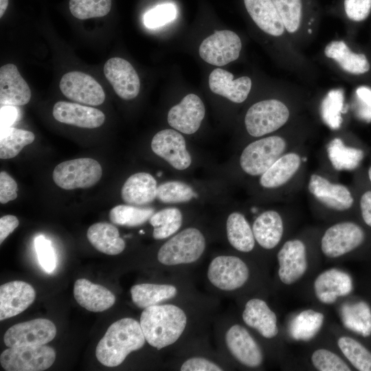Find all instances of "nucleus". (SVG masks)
<instances>
[{"label":"nucleus","mask_w":371,"mask_h":371,"mask_svg":"<svg viewBox=\"0 0 371 371\" xmlns=\"http://www.w3.org/2000/svg\"><path fill=\"white\" fill-rule=\"evenodd\" d=\"M177 15V9L172 3H163L148 11L144 18L146 27L157 28L173 21Z\"/></svg>","instance_id":"46"},{"label":"nucleus","mask_w":371,"mask_h":371,"mask_svg":"<svg viewBox=\"0 0 371 371\" xmlns=\"http://www.w3.org/2000/svg\"><path fill=\"white\" fill-rule=\"evenodd\" d=\"M155 179L149 173L137 172L129 177L124 183L121 194L124 202L133 205H144L157 197Z\"/></svg>","instance_id":"26"},{"label":"nucleus","mask_w":371,"mask_h":371,"mask_svg":"<svg viewBox=\"0 0 371 371\" xmlns=\"http://www.w3.org/2000/svg\"><path fill=\"white\" fill-rule=\"evenodd\" d=\"M19 221L14 215H5L0 218V243L18 227Z\"/></svg>","instance_id":"52"},{"label":"nucleus","mask_w":371,"mask_h":371,"mask_svg":"<svg viewBox=\"0 0 371 371\" xmlns=\"http://www.w3.org/2000/svg\"><path fill=\"white\" fill-rule=\"evenodd\" d=\"M181 371H222L223 368L201 357H193L186 359L180 367Z\"/></svg>","instance_id":"49"},{"label":"nucleus","mask_w":371,"mask_h":371,"mask_svg":"<svg viewBox=\"0 0 371 371\" xmlns=\"http://www.w3.org/2000/svg\"><path fill=\"white\" fill-rule=\"evenodd\" d=\"M211 91L235 103L244 102L251 88V80L247 76L234 79L233 74L225 69H214L209 76Z\"/></svg>","instance_id":"23"},{"label":"nucleus","mask_w":371,"mask_h":371,"mask_svg":"<svg viewBox=\"0 0 371 371\" xmlns=\"http://www.w3.org/2000/svg\"><path fill=\"white\" fill-rule=\"evenodd\" d=\"M300 157L294 153L282 155L260 177V183L265 188H276L286 183L298 170Z\"/></svg>","instance_id":"32"},{"label":"nucleus","mask_w":371,"mask_h":371,"mask_svg":"<svg viewBox=\"0 0 371 371\" xmlns=\"http://www.w3.org/2000/svg\"><path fill=\"white\" fill-rule=\"evenodd\" d=\"M100 164L91 158H78L58 164L52 174L53 180L65 190L87 188L94 186L102 177Z\"/></svg>","instance_id":"5"},{"label":"nucleus","mask_w":371,"mask_h":371,"mask_svg":"<svg viewBox=\"0 0 371 371\" xmlns=\"http://www.w3.org/2000/svg\"><path fill=\"white\" fill-rule=\"evenodd\" d=\"M326 57L334 60L345 71L352 74H362L370 70V63L363 54L352 52L342 41L329 43L324 49Z\"/></svg>","instance_id":"30"},{"label":"nucleus","mask_w":371,"mask_h":371,"mask_svg":"<svg viewBox=\"0 0 371 371\" xmlns=\"http://www.w3.org/2000/svg\"><path fill=\"white\" fill-rule=\"evenodd\" d=\"M313 366L319 371H350L348 364L337 354L330 350L320 348L311 356Z\"/></svg>","instance_id":"44"},{"label":"nucleus","mask_w":371,"mask_h":371,"mask_svg":"<svg viewBox=\"0 0 371 371\" xmlns=\"http://www.w3.org/2000/svg\"><path fill=\"white\" fill-rule=\"evenodd\" d=\"M278 276L285 284L298 281L308 267L306 246L298 239L286 241L278 253Z\"/></svg>","instance_id":"16"},{"label":"nucleus","mask_w":371,"mask_h":371,"mask_svg":"<svg viewBox=\"0 0 371 371\" xmlns=\"http://www.w3.org/2000/svg\"><path fill=\"white\" fill-rule=\"evenodd\" d=\"M31 98L30 89L14 64L0 69V103L1 105L21 106Z\"/></svg>","instance_id":"22"},{"label":"nucleus","mask_w":371,"mask_h":371,"mask_svg":"<svg viewBox=\"0 0 371 371\" xmlns=\"http://www.w3.org/2000/svg\"><path fill=\"white\" fill-rule=\"evenodd\" d=\"M322 313L307 309L297 315L289 324L291 337L297 341H308L319 333L324 323Z\"/></svg>","instance_id":"35"},{"label":"nucleus","mask_w":371,"mask_h":371,"mask_svg":"<svg viewBox=\"0 0 371 371\" xmlns=\"http://www.w3.org/2000/svg\"><path fill=\"white\" fill-rule=\"evenodd\" d=\"M36 298L32 285L14 280L0 286V320L19 315L28 308Z\"/></svg>","instance_id":"18"},{"label":"nucleus","mask_w":371,"mask_h":371,"mask_svg":"<svg viewBox=\"0 0 371 371\" xmlns=\"http://www.w3.org/2000/svg\"><path fill=\"white\" fill-rule=\"evenodd\" d=\"M196 196L192 187L182 181H170L157 187V198L166 203L187 202Z\"/></svg>","instance_id":"41"},{"label":"nucleus","mask_w":371,"mask_h":371,"mask_svg":"<svg viewBox=\"0 0 371 371\" xmlns=\"http://www.w3.org/2000/svg\"><path fill=\"white\" fill-rule=\"evenodd\" d=\"M205 247V238L201 232L195 227H188L166 241L157 257L166 266L191 264L201 257Z\"/></svg>","instance_id":"3"},{"label":"nucleus","mask_w":371,"mask_h":371,"mask_svg":"<svg viewBox=\"0 0 371 371\" xmlns=\"http://www.w3.org/2000/svg\"><path fill=\"white\" fill-rule=\"evenodd\" d=\"M15 106H1V130L10 127L18 117V110Z\"/></svg>","instance_id":"53"},{"label":"nucleus","mask_w":371,"mask_h":371,"mask_svg":"<svg viewBox=\"0 0 371 371\" xmlns=\"http://www.w3.org/2000/svg\"><path fill=\"white\" fill-rule=\"evenodd\" d=\"M140 325L149 345L161 350L175 344L184 333L187 315L173 304H159L144 308Z\"/></svg>","instance_id":"1"},{"label":"nucleus","mask_w":371,"mask_h":371,"mask_svg":"<svg viewBox=\"0 0 371 371\" xmlns=\"http://www.w3.org/2000/svg\"><path fill=\"white\" fill-rule=\"evenodd\" d=\"M38 262L45 271L52 273L56 267V256L52 243L44 236H38L34 240Z\"/></svg>","instance_id":"47"},{"label":"nucleus","mask_w":371,"mask_h":371,"mask_svg":"<svg viewBox=\"0 0 371 371\" xmlns=\"http://www.w3.org/2000/svg\"><path fill=\"white\" fill-rule=\"evenodd\" d=\"M252 231L260 246L265 249H271L278 245L282 237V219L274 210L264 212L254 221Z\"/></svg>","instance_id":"28"},{"label":"nucleus","mask_w":371,"mask_h":371,"mask_svg":"<svg viewBox=\"0 0 371 371\" xmlns=\"http://www.w3.org/2000/svg\"><path fill=\"white\" fill-rule=\"evenodd\" d=\"M17 183L5 171L0 172V202L2 204L17 197Z\"/></svg>","instance_id":"50"},{"label":"nucleus","mask_w":371,"mask_h":371,"mask_svg":"<svg viewBox=\"0 0 371 371\" xmlns=\"http://www.w3.org/2000/svg\"><path fill=\"white\" fill-rule=\"evenodd\" d=\"M87 237L98 251L107 255H117L125 248V242L117 228L109 223L93 224L87 230Z\"/></svg>","instance_id":"29"},{"label":"nucleus","mask_w":371,"mask_h":371,"mask_svg":"<svg viewBox=\"0 0 371 371\" xmlns=\"http://www.w3.org/2000/svg\"><path fill=\"white\" fill-rule=\"evenodd\" d=\"M288 107L276 99L262 100L254 104L247 111L245 124L248 133L260 137L282 127L289 118Z\"/></svg>","instance_id":"4"},{"label":"nucleus","mask_w":371,"mask_h":371,"mask_svg":"<svg viewBox=\"0 0 371 371\" xmlns=\"http://www.w3.org/2000/svg\"><path fill=\"white\" fill-rule=\"evenodd\" d=\"M56 335V327L47 319L38 318L16 324L4 334L3 341L8 348L45 345Z\"/></svg>","instance_id":"10"},{"label":"nucleus","mask_w":371,"mask_h":371,"mask_svg":"<svg viewBox=\"0 0 371 371\" xmlns=\"http://www.w3.org/2000/svg\"><path fill=\"white\" fill-rule=\"evenodd\" d=\"M59 87L67 98L79 103L98 106L105 100V93L101 85L93 77L80 71H70L64 74Z\"/></svg>","instance_id":"12"},{"label":"nucleus","mask_w":371,"mask_h":371,"mask_svg":"<svg viewBox=\"0 0 371 371\" xmlns=\"http://www.w3.org/2000/svg\"><path fill=\"white\" fill-rule=\"evenodd\" d=\"M272 1L284 25V29L289 33L297 32L300 27L302 16V1Z\"/></svg>","instance_id":"43"},{"label":"nucleus","mask_w":371,"mask_h":371,"mask_svg":"<svg viewBox=\"0 0 371 371\" xmlns=\"http://www.w3.org/2000/svg\"><path fill=\"white\" fill-rule=\"evenodd\" d=\"M225 341L230 354L242 365L257 368L262 364V349L244 326L237 324L231 326L225 333Z\"/></svg>","instance_id":"14"},{"label":"nucleus","mask_w":371,"mask_h":371,"mask_svg":"<svg viewBox=\"0 0 371 371\" xmlns=\"http://www.w3.org/2000/svg\"><path fill=\"white\" fill-rule=\"evenodd\" d=\"M249 14L265 33L280 36L284 31V25L272 0H244Z\"/></svg>","instance_id":"27"},{"label":"nucleus","mask_w":371,"mask_h":371,"mask_svg":"<svg viewBox=\"0 0 371 371\" xmlns=\"http://www.w3.org/2000/svg\"><path fill=\"white\" fill-rule=\"evenodd\" d=\"M55 350L47 346L12 347L3 350L0 363L6 371H42L52 366Z\"/></svg>","instance_id":"7"},{"label":"nucleus","mask_w":371,"mask_h":371,"mask_svg":"<svg viewBox=\"0 0 371 371\" xmlns=\"http://www.w3.org/2000/svg\"><path fill=\"white\" fill-rule=\"evenodd\" d=\"M34 134L29 131L8 127L1 130L0 158L11 159L16 157L25 146L32 144Z\"/></svg>","instance_id":"38"},{"label":"nucleus","mask_w":371,"mask_h":371,"mask_svg":"<svg viewBox=\"0 0 371 371\" xmlns=\"http://www.w3.org/2000/svg\"><path fill=\"white\" fill-rule=\"evenodd\" d=\"M243 320L266 339H272L278 333L277 317L267 302L260 298L248 300L242 313Z\"/></svg>","instance_id":"24"},{"label":"nucleus","mask_w":371,"mask_h":371,"mask_svg":"<svg viewBox=\"0 0 371 371\" xmlns=\"http://www.w3.org/2000/svg\"><path fill=\"white\" fill-rule=\"evenodd\" d=\"M344 10L349 19L362 21L370 14L371 0H344Z\"/></svg>","instance_id":"48"},{"label":"nucleus","mask_w":371,"mask_h":371,"mask_svg":"<svg viewBox=\"0 0 371 371\" xmlns=\"http://www.w3.org/2000/svg\"><path fill=\"white\" fill-rule=\"evenodd\" d=\"M227 237L229 244L241 252H249L255 246L252 229L245 216L239 212H232L226 222Z\"/></svg>","instance_id":"33"},{"label":"nucleus","mask_w":371,"mask_h":371,"mask_svg":"<svg viewBox=\"0 0 371 371\" xmlns=\"http://www.w3.org/2000/svg\"><path fill=\"white\" fill-rule=\"evenodd\" d=\"M343 96L338 91H331L322 103V115L324 121L333 128H337L341 122L340 116Z\"/></svg>","instance_id":"45"},{"label":"nucleus","mask_w":371,"mask_h":371,"mask_svg":"<svg viewBox=\"0 0 371 371\" xmlns=\"http://www.w3.org/2000/svg\"><path fill=\"white\" fill-rule=\"evenodd\" d=\"M317 300L324 304H333L339 297L348 295L352 290V278L347 273L330 269L321 273L313 284Z\"/></svg>","instance_id":"21"},{"label":"nucleus","mask_w":371,"mask_h":371,"mask_svg":"<svg viewBox=\"0 0 371 371\" xmlns=\"http://www.w3.org/2000/svg\"><path fill=\"white\" fill-rule=\"evenodd\" d=\"M368 176H369V179L371 181V166L370 168H369V170H368Z\"/></svg>","instance_id":"56"},{"label":"nucleus","mask_w":371,"mask_h":371,"mask_svg":"<svg viewBox=\"0 0 371 371\" xmlns=\"http://www.w3.org/2000/svg\"><path fill=\"white\" fill-rule=\"evenodd\" d=\"M344 355L358 370L371 371V352L355 339L343 336L337 341Z\"/></svg>","instance_id":"40"},{"label":"nucleus","mask_w":371,"mask_h":371,"mask_svg":"<svg viewBox=\"0 0 371 371\" xmlns=\"http://www.w3.org/2000/svg\"><path fill=\"white\" fill-rule=\"evenodd\" d=\"M360 207L364 222L371 227V191H367L361 196Z\"/></svg>","instance_id":"54"},{"label":"nucleus","mask_w":371,"mask_h":371,"mask_svg":"<svg viewBox=\"0 0 371 371\" xmlns=\"http://www.w3.org/2000/svg\"><path fill=\"white\" fill-rule=\"evenodd\" d=\"M69 8L78 19L101 17L109 12L111 0H69Z\"/></svg>","instance_id":"42"},{"label":"nucleus","mask_w":371,"mask_h":371,"mask_svg":"<svg viewBox=\"0 0 371 371\" xmlns=\"http://www.w3.org/2000/svg\"><path fill=\"white\" fill-rule=\"evenodd\" d=\"M308 188L319 202L330 209L344 211L353 204L352 196L345 186L333 183L320 175L311 176Z\"/></svg>","instance_id":"19"},{"label":"nucleus","mask_w":371,"mask_h":371,"mask_svg":"<svg viewBox=\"0 0 371 371\" xmlns=\"http://www.w3.org/2000/svg\"><path fill=\"white\" fill-rule=\"evenodd\" d=\"M205 113V106L201 98L195 94L190 93L180 103L170 109L168 122L174 129L191 135L199 128Z\"/></svg>","instance_id":"17"},{"label":"nucleus","mask_w":371,"mask_h":371,"mask_svg":"<svg viewBox=\"0 0 371 371\" xmlns=\"http://www.w3.org/2000/svg\"><path fill=\"white\" fill-rule=\"evenodd\" d=\"M8 5V0H0V17H2Z\"/></svg>","instance_id":"55"},{"label":"nucleus","mask_w":371,"mask_h":371,"mask_svg":"<svg viewBox=\"0 0 371 371\" xmlns=\"http://www.w3.org/2000/svg\"><path fill=\"white\" fill-rule=\"evenodd\" d=\"M286 146V141L280 136H269L254 141L243 150L240 165L249 175H262L282 155Z\"/></svg>","instance_id":"6"},{"label":"nucleus","mask_w":371,"mask_h":371,"mask_svg":"<svg viewBox=\"0 0 371 371\" xmlns=\"http://www.w3.org/2000/svg\"><path fill=\"white\" fill-rule=\"evenodd\" d=\"M52 113L60 122L87 128L99 127L105 120L104 114L98 109L64 101L54 104Z\"/></svg>","instance_id":"20"},{"label":"nucleus","mask_w":371,"mask_h":371,"mask_svg":"<svg viewBox=\"0 0 371 371\" xmlns=\"http://www.w3.org/2000/svg\"><path fill=\"white\" fill-rule=\"evenodd\" d=\"M130 292L134 304L145 308L175 297L178 290L170 284L142 283L133 285Z\"/></svg>","instance_id":"31"},{"label":"nucleus","mask_w":371,"mask_h":371,"mask_svg":"<svg viewBox=\"0 0 371 371\" xmlns=\"http://www.w3.org/2000/svg\"><path fill=\"white\" fill-rule=\"evenodd\" d=\"M359 103V115L366 121H371V89L360 87L356 91Z\"/></svg>","instance_id":"51"},{"label":"nucleus","mask_w":371,"mask_h":371,"mask_svg":"<svg viewBox=\"0 0 371 371\" xmlns=\"http://www.w3.org/2000/svg\"><path fill=\"white\" fill-rule=\"evenodd\" d=\"M151 148L177 170H185L192 163L184 137L174 129H164L157 133L153 137Z\"/></svg>","instance_id":"13"},{"label":"nucleus","mask_w":371,"mask_h":371,"mask_svg":"<svg viewBox=\"0 0 371 371\" xmlns=\"http://www.w3.org/2000/svg\"><path fill=\"white\" fill-rule=\"evenodd\" d=\"M74 295L81 306L91 312L106 311L115 302V297L111 291L85 278H80L75 282Z\"/></svg>","instance_id":"25"},{"label":"nucleus","mask_w":371,"mask_h":371,"mask_svg":"<svg viewBox=\"0 0 371 371\" xmlns=\"http://www.w3.org/2000/svg\"><path fill=\"white\" fill-rule=\"evenodd\" d=\"M182 222V214L176 207L163 209L154 213L149 219L153 227V236L156 240L165 239L176 234Z\"/></svg>","instance_id":"36"},{"label":"nucleus","mask_w":371,"mask_h":371,"mask_svg":"<svg viewBox=\"0 0 371 371\" xmlns=\"http://www.w3.org/2000/svg\"><path fill=\"white\" fill-rule=\"evenodd\" d=\"M104 74L121 98L131 100L138 95L139 78L132 65L126 60L119 57L109 59L104 64Z\"/></svg>","instance_id":"15"},{"label":"nucleus","mask_w":371,"mask_h":371,"mask_svg":"<svg viewBox=\"0 0 371 371\" xmlns=\"http://www.w3.org/2000/svg\"><path fill=\"white\" fill-rule=\"evenodd\" d=\"M140 323L131 317L113 323L98 342L95 356L106 367L120 365L133 351L141 349L146 343Z\"/></svg>","instance_id":"2"},{"label":"nucleus","mask_w":371,"mask_h":371,"mask_svg":"<svg viewBox=\"0 0 371 371\" xmlns=\"http://www.w3.org/2000/svg\"><path fill=\"white\" fill-rule=\"evenodd\" d=\"M327 152L333 166L337 170H354L363 156L361 150L345 146L339 138H335L329 143Z\"/></svg>","instance_id":"37"},{"label":"nucleus","mask_w":371,"mask_h":371,"mask_svg":"<svg viewBox=\"0 0 371 371\" xmlns=\"http://www.w3.org/2000/svg\"><path fill=\"white\" fill-rule=\"evenodd\" d=\"M242 43L239 36L230 30L216 31L205 38L199 47V55L206 63L223 66L236 60Z\"/></svg>","instance_id":"9"},{"label":"nucleus","mask_w":371,"mask_h":371,"mask_svg":"<svg viewBox=\"0 0 371 371\" xmlns=\"http://www.w3.org/2000/svg\"><path fill=\"white\" fill-rule=\"evenodd\" d=\"M207 277L216 288L225 291H235L248 280L249 269L247 264L234 256H218L209 264Z\"/></svg>","instance_id":"8"},{"label":"nucleus","mask_w":371,"mask_h":371,"mask_svg":"<svg viewBox=\"0 0 371 371\" xmlns=\"http://www.w3.org/2000/svg\"><path fill=\"white\" fill-rule=\"evenodd\" d=\"M364 237L363 229L356 223H339L325 232L321 240V249L326 256L337 258L358 247Z\"/></svg>","instance_id":"11"},{"label":"nucleus","mask_w":371,"mask_h":371,"mask_svg":"<svg viewBox=\"0 0 371 371\" xmlns=\"http://www.w3.org/2000/svg\"><path fill=\"white\" fill-rule=\"evenodd\" d=\"M154 213L151 208H141L130 204L118 205L110 210L109 216L113 224L135 227L149 221Z\"/></svg>","instance_id":"39"},{"label":"nucleus","mask_w":371,"mask_h":371,"mask_svg":"<svg viewBox=\"0 0 371 371\" xmlns=\"http://www.w3.org/2000/svg\"><path fill=\"white\" fill-rule=\"evenodd\" d=\"M344 326L363 337L371 335V309L365 302L345 304L341 310Z\"/></svg>","instance_id":"34"}]
</instances>
